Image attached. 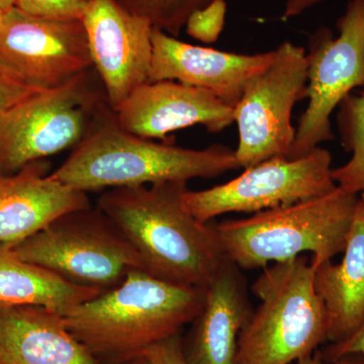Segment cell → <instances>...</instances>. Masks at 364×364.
<instances>
[{"mask_svg":"<svg viewBox=\"0 0 364 364\" xmlns=\"http://www.w3.org/2000/svg\"><path fill=\"white\" fill-rule=\"evenodd\" d=\"M359 203H360L361 208H363V210L364 213V193H360V195H359Z\"/></svg>","mask_w":364,"mask_h":364,"instance_id":"4dcf8cb0","label":"cell"},{"mask_svg":"<svg viewBox=\"0 0 364 364\" xmlns=\"http://www.w3.org/2000/svg\"><path fill=\"white\" fill-rule=\"evenodd\" d=\"M353 354L364 356V322L350 337L338 343H332L318 356L326 360H336Z\"/></svg>","mask_w":364,"mask_h":364,"instance_id":"484cf974","label":"cell"},{"mask_svg":"<svg viewBox=\"0 0 364 364\" xmlns=\"http://www.w3.org/2000/svg\"><path fill=\"white\" fill-rule=\"evenodd\" d=\"M188 182L107 189L97 208L136 249L144 270L172 284L207 289L227 260L215 225L184 203Z\"/></svg>","mask_w":364,"mask_h":364,"instance_id":"6da1fadb","label":"cell"},{"mask_svg":"<svg viewBox=\"0 0 364 364\" xmlns=\"http://www.w3.org/2000/svg\"><path fill=\"white\" fill-rule=\"evenodd\" d=\"M314 277L303 255L263 269L252 286L261 304L242 329L236 364L296 363L327 341V313Z\"/></svg>","mask_w":364,"mask_h":364,"instance_id":"5b68a950","label":"cell"},{"mask_svg":"<svg viewBox=\"0 0 364 364\" xmlns=\"http://www.w3.org/2000/svg\"><path fill=\"white\" fill-rule=\"evenodd\" d=\"M274 52L272 63L248 81L234 109L239 131L235 155L244 169L272 158H287L293 147L291 114L308 83L306 52L291 42Z\"/></svg>","mask_w":364,"mask_h":364,"instance_id":"ba28073f","label":"cell"},{"mask_svg":"<svg viewBox=\"0 0 364 364\" xmlns=\"http://www.w3.org/2000/svg\"><path fill=\"white\" fill-rule=\"evenodd\" d=\"M37 91L20 85L0 69V124L11 109Z\"/></svg>","mask_w":364,"mask_h":364,"instance_id":"cb8c5ba5","label":"cell"},{"mask_svg":"<svg viewBox=\"0 0 364 364\" xmlns=\"http://www.w3.org/2000/svg\"><path fill=\"white\" fill-rule=\"evenodd\" d=\"M100 294L28 262L0 245V306H42L63 316Z\"/></svg>","mask_w":364,"mask_h":364,"instance_id":"d6986e66","label":"cell"},{"mask_svg":"<svg viewBox=\"0 0 364 364\" xmlns=\"http://www.w3.org/2000/svg\"><path fill=\"white\" fill-rule=\"evenodd\" d=\"M9 248L28 262L102 293L119 286L132 270H144L136 249L98 208L60 215Z\"/></svg>","mask_w":364,"mask_h":364,"instance_id":"52a82bcc","label":"cell"},{"mask_svg":"<svg viewBox=\"0 0 364 364\" xmlns=\"http://www.w3.org/2000/svg\"><path fill=\"white\" fill-rule=\"evenodd\" d=\"M0 364H102L66 326L42 306H0Z\"/></svg>","mask_w":364,"mask_h":364,"instance_id":"e0dca14e","label":"cell"},{"mask_svg":"<svg viewBox=\"0 0 364 364\" xmlns=\"http://www.w3.org/2000/svg\"><path fill=\"white\" fill-rule=\"evenodd\" d=\"M205 289L134 269L123 282L63 315L72 334L100 361L121 363L179 334L205 303Z\"/></svg>","mask_w":364,"mask_h":364,"instance_id":"7a4b0ae2","label":"cell"},{"mask_svg":"<svg viewBox=\"0 0 364 364\" xmlns=\"http://www.w3.org/2000/svg\"><path fill=\"white\" fill-rule=\"evenodd\" d=\"M339 36L320 28L306 53L308 107L299 119L289 159L332 140L331 114L352 90L364 88V0H351L337 21Z\"/></svg>","mask_w":364,"mask_h":364,"instance_id":"9c48e42d","label":"cell"},{"mask_svg":"<svg viewBox=\"0 0 364 364\" xmlns=\"http://www.w3.org/2000/svg\"><path fill=\"white\" fill-rule=\"evenodd\" d=\"M143 354L153 364H188L184 358L183 347L179 334L153 345Z\"/></svg>","mask_w":364,"mask_h":364,"instance_id":"d4e9b609","label":"cell"},{"mask_svg":"<svg viewBox=\"0 0 364 364\" xmlns=\"http://www.w3.org/2000/svg\"><path fill=\"white\" fill-rule=\"evenodd\" d=\"M332 156L317 147L304 156L274 157L245 168L227 183L186 191L184 203L198 221L210 223L228 213H259L324 196L337 188Z\"/></svg>","mask_w":364,"mask_h":364,"instance_id":"30bf717a","label":"cell"},{"mask_svg":"<svg viewBox=\"0 0 364 364\" xmlns=\"http://www.w3.org/2000/svg\"><path fill=\"white\" fill-rule=\"evenodd\" d=\"M359 196L337 186L324 196L268 208L243 220L215 225L228 260L241 269H264L305 252L314 267L344 252Z\"/></svg>","mask_w":364,"mask_h":364,"instance_id":"277c9868","label":"cell"},{"mask_svg":"<svg viewBox=\"0 0 364 364\" xmlns=\"http://www.w3.org/2000/svg\"><path fill=\"white\" fill-rule=\"evenodd\" d=\"M114 114L93 67L66 85L33 93L0 124V176L74 149Z\"/></svg>","mask_w":364,"mask_h":364,"instance_id":"8992f818","label":"cell"},{"mask_svg":"<svg viewBox=\"0 0 364 364\" xmlns=\"http://www.w3.org/2000/svg\"><path fill=\"white\" fill-rule=\"evenodd\" d=\"M124 9L149 21L157 30L178 37L191 13L210 0H116Z\"/></svg>","mask_w":364,"mask_h":364,"instance_id":"44dd1931","label":"cell"},{"mask_svg":"<svg viewBox=\"0 0 364 364\" xmlns=\"http://www.w3.org/2000/svg\"><path fill=\"white\" fill-rule=\"evenodd\" d=\"M338 124L343 147L352 156L332 170V178L338 188L359 196L364 193V88L339 105Z\"/></svg>","mask_w":364,"mask_h":364,"instance_id":"ffe728a7","label":"cell"},{"mask_svg":"<svg viewBox=\"0 0 364 364\" xmlns=\"http://www.w3.org/2000/svg\"><path fill=\"white\" fill-rule=\"evenodd\" d=\"M14 6V0H0V9L4 11L11 9Z\"/></svg>","mask_w":364,"mask_h":364,"instance_id":"f546056e","label":"cell"},{"mask_svg":"<svg viewBox=\"0 0 364 364\" xmlns=\"http://www.w3.org/2000/svg\"><path fill=\"white\" fill-rule=\"evenodd\" d=\"M343 253L338 264L329 260L313 267L316 291L327 313V340L332 343L344 341L364 322V213L359 202Z\"/></svg>","mask_w":364,"mask_h":364,"instance_id":"ac0fdd59","label":"cell"},{"mask_svg":"<svg viewBox=\"0 0 364 364\" xmlns=\"http://www.w3.org/2000/svg\"><path fill=\"white\" fill-rule=\"evenodd\" d=\"M91 0H14V6L33 16L81 20Z\"/></svg>","mask_w":364,"mask_h":364,"instance_id":"603a6c76","label":"cell"},{"mask_svg":"<svg viewBox=\"0 0 364 364\" xmlns=\"http://www.w3.org/2000/svg\"><path fill=\"white\" fill-rule=\"evenodd\" d=\"M253 311L241 268L227 259L205 289L188 348L182 345L188 363L236 364L239 336Z\"/></svg>","mask_w":364,"mask_h":364,"instance_id":"2e32d148","label":"cell"},{"mask_svg":"<svg viewBox=\"0 0 364 364\" xmlns=\"http://www.w3.org/2000/svg\"><path fill=\"white\" fill-rule=\"evenodd\" d=\"M92 68L82 21L33 16L14 6L0 23V69L31 90H53Z\"/></svg>","mask_w":364,"mask_h":364,"instance_id":"8fae6325","label":"cell"},{"mask_svg":"<svg viewBox=\"0 0 364 364\" xmlns=\"http://www.w3.org/2000/svg\"><path fill=\"white\" fill-rule=\"evenodd\" d=\"M4 13H6V11L0 9V23H1L2 18H4Z\"/></svg>","mask_w":364,"mask_h":364,"instance_id":"1f68e13d","label":"cell"},{"mask_svg":"<svg viewBox=\"0 0 364 364\" xmlns=\"http://www.w3.org/2000/svg\"><path fill=\"white\" fill-rule=\"evenodd\" d=\"M240 168L235 151L202 150L155 143L117 126L114 114L74 148L52 176L83 193L163 182L214 178Z\"/></svg>","mask_w":364,"mask_h":364,"instance_id":"3957f363","label":"cell"},{"mask_svg":"<svg viewBox=\"0 0 364 364\" xmlns=\"http://www.w3.org/2000/svg\"><path fill=\"white\" fill-rule=\"evenodd\" d=\"M227 4L225 0H210L205 6L196 9L186 21V33L205 44L217 42L226 21Z\"/></svg>","mask_w":364,"mask_h":364,"instance_id":"7402d4cb","label":"cell"},{"mask_svg":"<svg viewBox=\"0 0 364 364\" xmlns=\"http://www.w3.org/2000/svg\"><path fill=\"white\" fill-rule=\"evenodd\" d=\"M150 82L170 80L214 93L235 109L251 78L267 68L275 52L255 55L218 51L182 42L153 28Z\"/></svg>","mask_w":364,"mask_h":364,"instance_id":"5bb4252c","label":"cell"},{"mask_svg":"<svg viewBox=\"0 0 364 364\" xmlns=\"http://www.w3.org/2000/svg\"><path fill=\"white\" fill-rule=\"evenodd\" d=\"M123 364H153L152 361L150 360L149 358H147V356L144 355H139L136 356V358H134L130 359V360L124 361Z\"/></svg>","mask_w":364,"mask_h":364,"instance_id":"f1b7e54d","label":"cell"},{"mask_svg":"<svg viewBox=\"0 0 364 364\" xmlns=\"http://www.w3.org/2000/svg\"><path fill=\"white\" fill-rule=\"evenodd\" d=\"M321 1L323 0H287L282 20L287 21L289 18L301 16V14L305 13L306 9L320 4Z\"/></svg>","mask_w":364,"mask_h":364,"instance_id":"4316f807","label":"cell"},{"mask_svg":"<svg viewBox=\"0 0 364 364\" xmlns=\"http://www.w3.org/2000/svg\"><path fill=\"white\" fill-rule=\"evenodd\" d=\"M296 364H364V356L359 354L344 356L336 360H326L318 355H311L308 358L301 359Z\"/></svg>","mask_w":364,"mask_h":364,"instance_id":"83f0119b","label":"cell"},{"mask_svg":"<svg viewBox=\"0 0 364 364\" xmlns=\"http://www.w3.org/2000/svg\"><path fill=\"white\" fill-rule=\"evenodd\" d=\"M81 21L92 67L114 112L139 86L149 82L153 26L116 0H91Z\"/></svg>","mask_w":364,"mask_h":364,"instance_id":"7c38bea8","label":"cell"},{"mask_svg":"<svg viewBox=\"0 0 364 364\" xmlns=\"http://www.w3.org/2000/svg\"><path fill=\"white\" fill-rule=\"evenodd\" d=\"M45 160L0 176V245H16L60 215L91 208L87 193L47 174Z\"/></svg>","mask_w":364,"mask_h":364,"instance_id":"9a60e30c","label":"cell"},{"mask_svg":"<svg viewBox=\"0 0 364 364\" xmlns=\"http://www.w3.org/2000/svg\"><path fill=\"white\" fill-rule=\"evenodd\" d=\"M117 126L142 138L162 139L200 124L218 133L234 122V109L214 93L176 81L146 82L114 111Z\"/></svg>","mask_w":364,"mask_h":364,"instance_id":"4fadbf2b","label":"cell"}]
</instances>
